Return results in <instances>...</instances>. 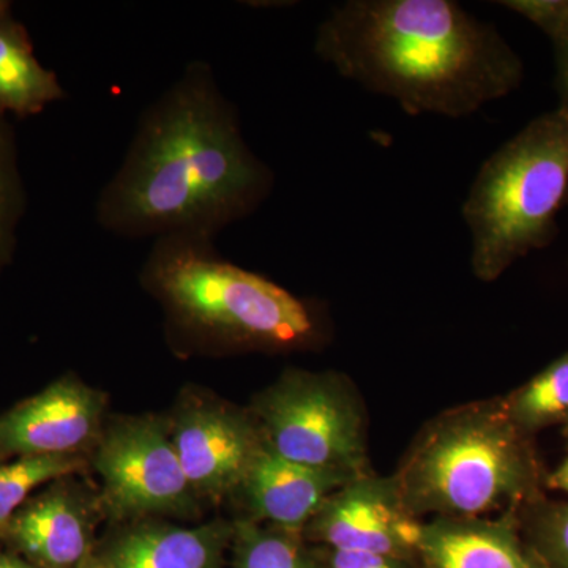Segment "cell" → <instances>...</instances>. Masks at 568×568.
I'll list each match as a JSON object with an SVG mask.
<instances>
[{
	"mask_svg": "<svg viewBox=\"0 0 568 568\" xmlns=\"http://www.w3.org/2000/svg\"><path fill=\"white\" fill-rule=\"evenodd\" d=\"M272 182L215 71L193 61L142 112L121 166L99 194L95 220L130 241L215 242L260 207Z\"/></svg>",
	"mask_w": 568,
	"mask_h": 568,
	"instance_id": "1",
	"label": "cell"
},
{
	"mask_svg": "<svg viewBox=\"0 0 568 568\" xmlns=\"http://www.w3.org/2000/svg\"><path fill=\"white\" fill-rule=\"evenodd\" d=\"M315 50L414 115L463 118L523 81L499 32L448 0H351L320 26Z\"/></svg>",
	"mask_w": 568,
	"mask_h": 568,
	"instance_id": "2",
	"label": "cell"
},
{
	"mask_svg": "<svg viewBox=\"0 0 568 568\" xmlns=\"http://www.w3.org/2000/svg\"><path fill=\"white\" fill-rule=\"evenodd\" d=\"M407 510L418 518H484L541 499L545 484L530 436L503 399L448 410L426 426L395 474Z\"/></svg>",
	"mask_w": 568,
	"mask_h": 568,
	"instance_id": "3",
	"label": "cell"
},
{
	"mask_svg": "<svg viewBox=\"0 0 568 568\" xmlns=\"http://www.w3.org/2000/svg\"><path fill=\"white\" fill-rule=\"evenodd\" d=\"M145 286L194 338L227 347L301 349L316 342L315 310L216 253L215 242L162 237L142 268Z\"/></svg>",
	"mask_w": 568,
	"mask_h": 568,
	"instance_id": "4",
	"label": "cell"
},
{
	"mask_svg": "<svg viewBox=\"0 0 568 568\" xmlns=\"http://www.w3.org/2000/svg\"><path fill=\"white\" fill-rule=\"evenodd\" d=\"M567 205L568 118L555 110L504 144L474 181L463 215L477 278L495 282L515 261L551 244Z\"/></svg>",
	"mask_w": 568,
	"mask_h": 568,
	"instance_id": "5",
	"label": "cell"
},
{
	"mask_svg": "<svg viewBox=\"0 0 568 568\" xmlns=\"http://www.w3.org/2000/svg\"><path fill=\"white\" fill-rule=\"evenodd\" d=\"M254 410L264 443L280 457L351 477L368 474L364 414L342 377L286 373Z\"/></svg>",
	"mask_w": 568,
	"mask_h": 568,
	"instance_id": "6",
	"label": "cell"
},
{
	"mask_svg": "<svg viewBox=\"0 0 568 568\" xmlns=\"http://www.w3.org/2000/svg\"><path fill=\"white\" fill-rule=\"evenodd\" d=\"M93 463L103 481V506L112 518L190 517L196 510L200 496L183 473L168 422H119L100 436Z\"/></svg>",
	"mask_w": 568,
	"mask_h": 568,
	"instance_id": "7",
	"label": "cell"
},
{
	"mask_svg": "<svg viewBox=\"0 0 568 568\" xmlns=\"http://www.w3.org/2000/svg\"><path fill=\"white\" fill-rule=\"evenodd\" d=\"M422 525L403 503L395 477L368 473L328 496L305 530L325 549L417 560Z\"/></svg>",
	"mask_w": 568,
	"mask_h": 568,
	"instance_id": "8",
	"label": "cell"
},
{
	"mask_svg": "<svg viewBox=\"0 0 568 568\" xmlns=\"http://www.w3.org/2000/svg\"><path fill=\"white\" fill-rule=\"evenodd\" d=\"M103 395L73 376L0 416V457H77L100 439Z\"/></svg>",
	"mask_w": 568,
	"mask_h": 568,
	"instance_id": "9",
	"label": "cell"
},
{
	"mask_svg": "<svg viewBox=\"0 0 568 568\" xmlns=\"http://www.w3.org/2000/svg\"><path fill=\"white\" fill-rule=\"evenodd\" d=\"M171 437L194 491L209 497L239 491L264 444L256 422L215 405L183 407Z\"/></svg>",
	"mask_w": 568,
	"mask_h": 568,
	"instance_id": "10",
	"label": "cell"
},
{
	"mask_svg": "<svg viewBox=\"0 0 568 568\" xmlns=\"http://www.w3.org/2000/svg\"><path fill=\"white\" fill-rule=\"evenodd\" d=\"M354 478L290 462L264 443L239 491L248 508V519L304 534L327 497Z\"/></svg>",
	"mask_w": 568,
	"mask_h": 568,
	"instance_id": "11",
	"label": "cell"
},
{
	"mask_svg": "<svg viewBox=\"0 0 568 568\" xmlns=\"http://www.w3.org/2000/svg\"><path fill=\"white\" fill-rule=\"evenodd\" d=\"M417 560L420 568H549L523 536L518 511L424 523Z\"/></svg>",
	"mask_w": 568,
	"mask_h": 568,
	"instance_id": "12",
	"label": "cell"
},
{
	"mask_svg": "<svg viewBox=\"0 0 568 568\" xmlns=\"http://www.w3.org/2000/svg\"><path fill=\"white\" fill-rule=\"evenodd\" d=\"M233 532L222 523L194 529L145 523L125 530L97 559L99 568H222Z\"/></svg>",
	"mask_w": 568,
	"mask_h": 568,
	"instance_id": "13",
	"label": "cell"
},
{
	"mask_svg": "<svg viewBox=\"0 0 568 568\" xmlns=\"http://www.w3.org/2000/svg\"><path fill=\"white\" fill-rule=\"evenodd\" d=\"M6 534L47 568H77L91 555L88 511L62 489L44 493L20 508Z\"/></svg>",
	"mask_w": 568,
	"mask_h": 568,
	"instance_id": "14",
	"label": "cell"
},
{
	"mask_svg": "<svg viewBox=\"0 0 568 568\" xmlns=\"http://www.w3.org/2000/svg\"><path fill=\"white\" fill-rule=\"evenodd\" d=\"M54 71L41 65L31 37L13 17L0 21V118L28 119L65 99Z\"/></svg>",
	"mask_w": 568,
	"mask_h": 568,
	"instance_id": "15",
	"label": "cell"
},
{
	"mask_svg": "<svg viewBox=\"0 0 568 568\" xmlns=\"http://www.w3.org/2000/svg\"><path fill=\"white\" fill-rule=\"evenodd\" d=\"M233 541L234 568H325L302 532L246 518L234 526Z\"/></svg>",
	"mask_w": 568,
	"mask_h": 568,
	"instance_id": "16",
	"label": "cell"
},
{
	"mask_svg": "<svg viewBox=\"0 0 568 568\" xmlns=\"http://www.w3.org/2000/svg\"><path fill=\"white\" fill-rule=\"evenodd\" d=\"M503 402L510 420L528 436L559 422H566L568 351Z\"/></svg>",
	"mask_w": 568,
	"mask_h": 568,
	"instance_id": "17",
	"label": "cell"
},
{
	"mask_svg": "<svg viewBox=\"0 0 568 568\" xmlns=\"http://www.w3.org/2000/svg\"><path fill=\"white\" fill-rule=\"evenodd\" d=\"M78 457H21L0 465V534H6L11 519L33 489L47 481L78 473L84 467Z\"/></svg>",
	"mask_w": 568,
	"mask_h": 568,
	"instance_id": "18",
	"label": "cell"
},
{
	"mask_svg": "<svg viewBox=\"0 0 568 568\" xmlns=\"http://www.w3.org/2000/svg\"><path fill=\"white\" fill-rule=\"evenodd\" d=\"M523 536L549 568H568V503L544 497L518 511Z\"/></svg>",
	"mask_w": 568,
	"mask_h": 568,
	"instance_id": "19",
	"label": "cell"
},
{
	"mask_svg": "<svg viewBox=\"0 0 568 568\" xmlns=\"http://www.w3.org/2000/svg\"><path fill=\"white\" fill-rule=\"evenodd\" d=\"M541 29L555 48L558 110L568 118V0H510L503 2Z\"/></svg>",
	"mask_w": 568,
	"mask_h": 568,
	"instance_id": "20",
	"label": "cell"
},
{
	"mask_svg": "<svg viewBox=\"0 0 568 568\" xmlns=\"http://www.w3.org/2000/svg\"><path fill=\"white\" fill-rule=\"evenodd\" d=\"M21 183L14 163L13 145L0 122V263L13 248L14 227L21 213Z\"/></svg>",
	"mask_w": 568,
	"mask_h": 568,
	"instance_id": "21",
	"label": "cell"
},
{
	"mask_svg": "<svg viewBox=\"0 0 568 568\" xmlns=\"http://www.w3.org/2000/svg\"><path fill=\"white\" fill-rule=\"evenodd\" d=\"M325 568H420L416 559L395 558L365 551L325 549Z\"/></svg>",
	"mask_w": 568,
	"mask_h": 568,
	"instance_id": "22",
	"label": "cell"
},
{
	"mask_svg": "<svg viewBox=\"0 0 568 568\" xmlns=\"http://www.w3.org/2000/svg\"><path fill=\"white\" fill-rule=\"evenodd\" d=\"M545 485L551 489L567 493L568 495V458L564 459L552 473L545 477Z\"/></svg>",
	"mask_w": 568,
	"mask_h": 568,
	"instance_id": "23",
	"label": "cell"
},
{
	"mask_svg": "<svg viewBox=\"0 0 568 568\" xmlns=\"http://www.w3.org/2000/svg\"><path fill=\"white\" fill-rule=\"evenodd\" d=\"M0 568H33L29 564L22 562L21 559L11 558V556L0 555Z\"/></svg>",
	"mask_w": 568,
	"mask_h": 568,
	"instance_id": "24",
	"label": "cell"
},
{
	"mask_svg": "<svg viewBox=\"0 0 568 568\" xmlns=\"http://www.w3.org/2000/svg\"><path fill=\"white\" fill-rule=\"evenodd\" d=\"M77 568H99V559L95 556L89 555Z\"/></svg>",
	"mask_w": 568,
	"mask_h": 568,
	"instance_id": "25",
	"label": "cell"
},
{
	"mask_svg": "<svg viewBox=\"0 0 568 568\" xmlns=\"http://www.w3.org/2000/svg\"><path fill=\"white\" fill-rule=\"evenodd\" d=\"M11 14V3L6 2V0H0V21L3 20V18L10 17Z\"/></svg>",
	"mask_w": 568,
	"mask_h": 568,
	"instance_id": "26",
	"label": "cell"
},
{
	"mask_svg": "<svg viewBox=\"0 0 568 568\" xmlns=\"http://www.w3.org/2000/svg\"><path fill=\"white\" fill-rule=\"evenodd\" d=\"M566 433H567V437H568V418L566 420Z\"/></svg>",
	"mask_w": 568,
	"mask_h": 568,
	"instance_id": "27",
	"label": "cell"
}]
</instances>
